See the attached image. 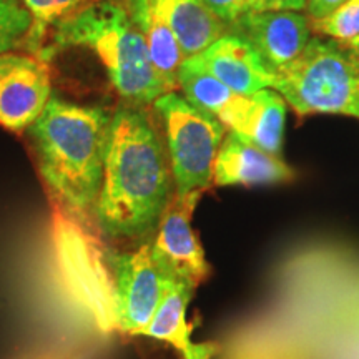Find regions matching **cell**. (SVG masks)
<instances>
[{"label":"cell","mask_w":359,"mask_h":359,"mask_svg":"<svg viewBox=\"0 0 359 359\" xmlns=\"http://www.w3.org/2000/svg\"><path fill=\"white\" fill-rule=\"evenodd\" d=\"M275 280L266 306L228 336L219 359H359V255L306 248Z\"/></svg>","instance_id":"obj_1"},{"label":"cell","mask_w":359,"mask_h":359,"mask_svg":"<svg viewBox=\"0 0 359 359\" xmlns=\"http://www.w3.org/2000/svg\"><path fill=\"white\" fill-rule=\"evenodd\" d=\"M175 198L167 145L145 107L123 103L111 114L93 231L115 250L150 243Z\"/></svg>","instance_id":"obj_2"},{"label":"cell","mask_w":359,"mask_h":359,"mask_svg":"<svg viewBox=\"0 0 359 359\" xmlns=\"http://www.w3.org/2000/svg\"><path fill=\"white\" fill-rule=\"evenodd\" d=\"M111 114L52 95L25 130L53 205L87 233L93 231Z\"/></svg>","instance_id":"obj_3"},{"label":"cell","mask_w":359,"mask_h":359,"mask_svg":"<svg viewBox=\"0 0 359 359\" xmlns=\"http://www.w3.org/2000/svg\"><path fill=\"white\" fill-rule=\"evenodd\" d=\"M39 57L52 60L69 48H85L98 58L111 87L130 105L155 103L170 90L156 74L142 34L130 20L125 4L97 0L70 13L48 35Z\"/></svg>","instance_id":"obj_4"},{"label":"cell","mask_w":359,"mask_h":359,"mask_svg":"<svg viewBox=\"0 0 359 359\" xmlns=\"http://www.w3.org/2000/svg\"><path fill=\"white\" fill-rule=\"evenodd\" d=\"M273 88L298 115L359 118V69L336 40L311 37L302 55L278 72Z\"/></svg>","instance_id":"obj_5"},{"label":"cell","mask_w":359,"mask_h":359,"mask_svg":"<svg viewBox=\"0 0 359 359\" xmlns=\"http://www.w3.org/2000/svg\"><path fill=\"white\" fill-rule=\"evenodd\" d=\"M154 107L163 128L175 196L203 193L213 182L215 160L228 128L193 107L178 90L156 98Z\"/></svg>","instance_id":"obj_6"},{"label":"cell","mask_w":359,"mask_h":359,"mask_svg":"<svg viewBox=\"0 0 359 359\" xmlns=\"http://www.w3.org/2000/svg\"><path fill=\"white\" fill-rule=\"evenodd\" d=\"M105 262L111 280L115 325L125 333L142 334L170 288L182 280L155 257L150 243L135 250L109 248Z\"/></svg>","instance_id":"obj_7"},{"label":"cell","mask_w":359,"mask_h":359,"mask_svg":"<svg viewBox=\"0 0 359 359\" xmlns=\"http://www.w3.org/2000/svg\"><path fill=\"white\" fill-rule=\"evenodd\" d=\"M52 97L47 62L32 53H0V125L25 132Z\"/></svg>","instance_id":"obj_8"},{"label":"cell","mask_w":359,"mask_h":359,"mask_svg":"<svg viewBox=\"0 0 359 359\" xmlns=\"http://www.w3.org/2000/svg\"><path fill=\"white\" fill-rule=\"evenodd\" d=\"M200 198L201 193L175 196L150 241L151 251L165 268L177 280L188 281L193 286H198L210 276L205 251L191 228V215Z\"/></svg>","instance_id":"obj_9"},{"label":"cell","mask_w":359,"mask_h":359,"mask_svg":"<svg viewBox=\"0 0 359 359\" xmlns=\"http://www.w3.org/2000/svg\"><path fill=\"white\" fill-rule=\"evenodd\" d=\"M311 22L299 12H248L226 32L246 40L275 74L296 60L311 40Z\"/></svg>","instance_id":"obj_10"},{"label":"cell","mask_w":359,"mask_h":359,"mask_svg":"<svg viewBox=\"0 0 359 359\" xmlns=\"http://www.w3.org/2000/svg\"><path fill=\"white\" fill-rule=\"evenodd\" d=\"M195 60L238 95L251 97L263 88H273L276 74L251 45L226 32L206 47Z\"/></svg>","instance_id":"obj_11"},{"label":"cell","mask_w":359,"mask_h":359,"mask_svg":"<svg viewBox=\"0 0 359 359\" xmlns=\"http://www.w3.org/2000/svg\"><path fill=\"white\" fill-rule=\"evenodd\" d=\"M293 177L294 172L281 156L268 154L231 130L224 135L213 167L217 187L273 185L290 182Z\"/></svg>","instance_id":"obj_12"},{"label":"cell","mask_w":359,"mask_h":359,"mask_svg":"<svg viewBox=\"0 0 359 359\" xmlns=\"http://www.w3.org/2000/svg\"><path fill=\"white\" fill-rule=\"evenodd\" d=\"M196 286L177 281L160 303L143 336L170 343L182 354V359H213L219 353L217 343H193V325L187 320V309Z\"/></svg>","instance_id":"obj_13"},{"label":"cell","mask_w":359,"mask_h":359,"mask_svg":"<svg viewBox=\"0 0 359 359\" xmlns=\"http://www.w3.org/2000/svg\"><path fill=\"white\" fill-rule=\"evenodd\" d=\"M130 20L145 40L156 74L170 92L178 90V70L185 60L182 47L156 8L155 0H125Z\"/></svg>","instance_id":"obj_14"},{"label":"cell","mask_w":359,"mask_h":359,"mask_svg":"<svg viewBox=\"0 0 359 359\" xmlns=\"http://www.w3.org/2000/svg\"><path fill=\"white\" fill-rule=\"evenodd\" d=\"M286 122V102L275 88H263L246 97L230 125L231 132L240 133L268 154L281 155Z\"/></svg>","instance_id":"obj_15"},{"label":"cell","mask_w":359,"mask_h":359,"mask_svg":"<svg viewBox=\"0 0 359 359\" xmlns=\"http://www.w3.org/2000/svg\"><path fill=\"white\" fill-rule=\"evenodd\" d=\"M155 4L187 58L198 55L226 34V25L201 0H155Z\"/></svg>","instance_id":"obj_16"},{"label":"cell","mask_w":359,"mask_h":359,"mask_svg":"<svg viewBox=\"0 0 359 359\" xmlns=\"http://www.w3.org/2000/svg\"><path fill=\"white\" fill-rule=\"evenodd\" d=\"M178 90L196 109L218 118L224 127L230 128L238 111L241 110L246 97L238 95L206 72L195 57L183 60L178 70Z\"/></svg>","instance_id":"obj_17"},{"label":"cell","mask_w":359,"mask_h":359,"mask_svg":"<svg viewBox=\"0 0 359 359\" xmlns=\"http://www.w3.org/2000/svg\"><path fill=\"white\" fill-rule=\"evenodd\" d=\"M22 2L32 17V25L22 45V50L39 57L52 30L70 13L87 6L88 0H22Z\"/></svg>","instance_id":"obj_18"},{"label":"cell","mask_w":359,"mask_h":359,"mask_svg":"<svg viewBox=\"0 0 359 359\" xmlns=\"http://www.w3.org/2000/svg\"><path fill=\"white\" fill-rule=\"evenodd\" d=\"M32 17L22 0H0V53L22 48Z\"/></svg>","instance_id":"obj_19"},{"label":"cell","mask_w":359,"mask_h":359,"mask_svg":"<svg viewBox=\"0 0 359 359\" xmlns=\"http://www.w3.org/2000/svg\"><path fill=\"white\" fill-rule=\"evenodd\" d=\"M311 29L339 43L353 42L359 37V0H346L325 19L313 20Z\"/></svg>","instance_id":"obj_20"},{"label":"cell","mask_w":359,"mask_h":359,"mask_svg":"<svg viewBox=\"0 0 359 359\" xmlns=\"http://www.w3.org/2000/svg\"><path fill=\"white\" fill-rule=\"evenodd\" d=\"M201 2L228 29V25H231L241 15L253 11L257 0H201Z\"/></svg>","instance_id":"obj_21"},{"label":"cell","mask_w":359,"mask_h":359,"mask_svg":"<svg viewBox=\"0 0 359 359\" xmlns=\"http://www.w3.org/2000/svg\"><path fill=\"white\" fill-rule=\"evenodd\" d=\"M308 0H257L251 12H302L306 8Z\"/></svg>","instance_id":"obj_22"},{"label":"cell","mask_w":359,"mask_h":359,"mask_svg":"<svg viewBox=\"0 0 359 359\" xmlns=\"http://www.w3.org/2000/svg\"><path fill=\"white\" fill-rule=\"evenodd\" d=\"M346 0H308L306 2V11H308V19L309 20H321L325 17L333 13L341 4H344Z\"/></svg>","instance_id":"obj_23"},{"label":"cell","mask_w":359,"mask_h":359,"mask_svg":"<svg viewBox=\"0 0 359 359\" xmlns=\"http://www.w3.org/2000/svg\"><path fill=\"white\" fill-rule=\"evenodd\" d=\"M344 47H346V50L349 52V55L353 57V60H354V64L358 65V69H359V37L358 39H354L353 42H349V43H343Z\"/></svg>","instance_id":"obj_24"},{"label":"cell","mask_w":359,"mask_h":359,"mask_svg":"<svg viewBox=\"0 0 359 359\" xmlns=\"http://www.w3.org/2000/svg\"><path fill=\"white\" fill-rule=\"evenodd\" d=\"M92 2H97V0H88V4H92Z\"/></svg>","instance_id":"obj_25"}]
</instances>
